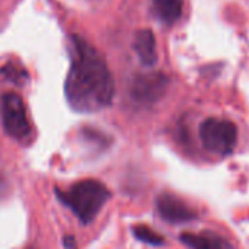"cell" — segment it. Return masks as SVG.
Segmentation results:
<instances>
[{"label":"cell","instance_id":"8992f818","mask_svg":"<svg viewBox=\"0 0 249 249\" xmlns=\"http://www.w3.org/2000/svg\"><path fill=\"white\" fill-rule=\"evenodd\" d=\"M156 207L160 217L172 225L187 223L197 219V213L184 200L172 194H160L156 200Z\"/></svg>","mask_w":249,"mask_h":249},{"label":"cell","instance_id":"277c9868","mask_svg":"<svg viewBox=\"0 0 249 249\" xmlns=\"http://www.w3.org/2000/svg\"><path fill=\"white\" fill-rule=\"evenodd\" d=\"M1 123L4 131L16 140H25L31 136L28 111L19 95L7 92L1 96Z\"/></svg>","mask_w":249,"mask_h":249},{"label":"cell","instance_id":"8fae6325","mask_svg":"<svg viewBox=\"0 0 249 249\" xmlns=\"http://www.w3.org/2000/svg\"><path fill=\"white\" fill-rule=\"evenodd\" d=\"M0 76L4 77V79H7L9 82L16 83V85H22L28 79L26 70L22 66L16 64L15 61H9L6 66H3L0 69Z\"/></svg>","mask_w":249,"mask_h":249},{"label":"cell","instance_id":"3957f363","mask_svg":"<svg viewBox=\"0 0 249 249\" xmlns=\"http://www.w3.org/2000/svg\"><path fill=\"white\" fill-rule=\"evenodd\" d=\"M200 140L207 152L228 156L238 143V128L229 120L207 118L200 125Z\"/></svg>","mask_w":249,"mask_h":249},{"label":"cell","instance_id":"30bf717a","mask_svg":"<svg viewBox=\"0 0 249 249\" xmlns=\"http://www.w3.org/2000/svg\"><path fill=\"white\" fill-rule=\"evenodd\" d=\"M133 235L136 236L137 241L152 245V247H160L165 244V238L162 235H159L158 232H155L153 229H150L146 225H137L133 228Z\"/></svg>","mask_w":249,"mask_h":249},{"label":"cell","instance_id":"9c48e42d","mask_svg":"<svg viewBox=\"0 0 249 249\" xmlns=\"http://www.w3.org/2000/svg\"><path fill=\"white\" fill-rule=\"evenodd\" d=\"M184 0H153V10L156 18L165 25H174L181 16Z\"/></svg>","mask_w":249,"mask_h":249},{"label":"cell","instance_id":"4fadbf2b","mask_svg":"<svg viewBox=\"0 0 249 249\" xmlns=\"http://www.w3.org/2000/svg\"><path fill=\"white\" fill-rule=\"evenodd\" d=\"M28 249H34V248H28Z\"/></svg>","mask_w":249,"mask_h":249},{"label":"cell","instance_id":"5b68a950","mask_svg":"<svg viewBox=\"0 0 249 249\" xmlns=\"http://www.w3.org/2000/svg\"><path fill=\"white\" fill-rule=\"evenodd\" d=\"M169 79L162 73H143L131 80L130 95L139 104H155L166 92Z\"/></svg>","mask_w":249,"mask_h":249},{"label":"cell","instance_id":"ba28073f","mask_svg":"<svg viewBox=\"0 0 249 249\" xmlns=\"http://www.w3.org/2000/svg\"><path fill=\"white\" fill-rule=\"evenodd\" d=\"M181 242L191 249H232L229 242L213 232L191 233L185 232L179 236Z\"/></svg>","mask_w":249,"mask_h":249},{"label":"cell","instance_id":"7a4b0ae2","mask_svg":"<svg viewBox=\"0 0 249 249\" xmlns=\"http://www.w3.org/2000/svg\"><path fill=\"white\" fill-rule=\"evenodd\" d=\"M55 196L83 225H89L111 198V191L96 179H83L66 191L55 190Z\"/></svg>","mask_w":249,"mask_h":249},{"label":"cell","instance_id":"6da1fadb","mask_svg":"<svg viewBox=\"0 0 249 249\" xmlns=\"http://www.w3.org/2000/svg\"><path fill=\"white\" fill-rule=\"evenodd\" d=\"M71 61L64 82V95L76 112L90 114L111 105L114 77L102 54L85 38L71 36Z\"/></svg>","mask_w":249,"mask_h":249},{"label":"cell","instance_id":"52a82bcc","mask_svg":"<svg viewBox=\"0 0 249 249\" xmlns=\"http://www.w3.org/2000/svg\"><path fill=\"white\" fill-rule=\"evenodd\" d=\"M133 47L142 61L143 66L152 67L158 61V53H156V39L150 29H140L134 35Z\"/></svg>","mask_w":249,"mask_h":249},{"label":"cell","instance_id":"7c38bea8","mask_svg":"<svg viewBox=\"0 0 249 249\" xmlns=\"http://www.w3.org/2000/svg\"><path fill=\"white\" fill-rule=\"evenodd\" d=\"M64 247H66V249H77L74 238L73 236H66L64 238Z\"/></svg>","mask_w":249,"mask_h":249}]
</instances>
